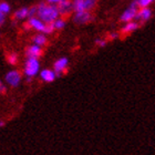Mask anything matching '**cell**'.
<instances>
[{
	"label": "cell",
	"instance_id": "1",
	"mask_svg": "<svg viewBox=\"0 0 155 155\" xmlns=\"http://www.w3.org/2000/svg\"><path fill=\"white\" fill-rule=\"evenodd\" d=\"M37 17H39L45 23H52L60 17V12L57 5L50 2H41L37 6Z\"/></svg>",
	"mask_w": 155,
	"mask_h": 155
},
{
	"label": "cell",
	"instance_id": "2",
	"mask_svg": "<svg viewBox=\"0 0 155 155\" xmlns=\"http://www.w3.org/2000/svg\"><path fill=\"white\" fill-rule=\"evenodd\" d=\"M27 27H28L30 30H33V31H36V32L45 33L47 36L54 31L53 27H52V23H45V21H42V20L37 16L30 17L29 19L27 20Z\"/></svg>",
	"mask_w": 155,
	"mask_h": 155
},
{
	"label": "cell",
	"instance_id": "3",
	"mask_svg": "<svg viewBox=\"0 0 155 155\" xmlns=\"http://www.w3.org/2000/svg\"><path fill=\"white\" fill-rule=\"evenodd\" d=\"M41 71L40 61L37 58H27L23 63V74L28 78V80H31L32 78L38 75Z\"/></svg>",
	"mask_w": 155,
	"mask_h": 155
},
{
	"label": "cell",
	"instance_id": "4",
	"mask_svg": "<svg viewBox=\"0 0 155 155\" xmlns=\"http://www.w3.org/2000/svg\"><path fill=\"white\" fill-rule=\"evenodd\" d=\"M139 6L137 3L135 2V0L132 1L130 3V6L126 8L120 16V21L124 22H129V21H133V20L136 19V15H137V11H139Z\"/></svg>",
	"mask_w": 155,
	"mask_h": 155
},
{
	"label": "cell",
	"instance_id": "5",
	"mask_svg": "<svg viewBox=\"0 0 155 155\" xmlns=\"http://www.w3.org/2000/svg\"><path fill=\"white\" fill-rule=\"evenodd\" d=\"M92 19H93V16H92L91 11H87V10H81V11L73 12V22L80 25V26L87 25L92 21Z\"/></svg>",
	"mask_w": 155,
	"mask_h": 155
},
{
	"label": "cell",
	"instance_id": "6",
	"mask_svg": "<svg viewBox=\"0 0 155 155\" xmlns=\"http://www.w3.org/2000/svg\"><path fill=\"white\" fill-rule=\"evenodd\" d=\"M5 80H6L7 84H9L10 87H19V84L21 83L22 74H21V72L18 71V70H10V71L7 72L6 77H5Z\"/></svg>",
	"mask_w": 155,
	"mask_h": 155
},
{
	"label": "cell",
	"instance_id": "7",
	"mask_svg": "<svg viewBox=\"0 0 155 155\" xmlns=\"http://www.w3.org/2000/svg\"><path fill=\"white\" fill-rule=\"evenodd\" d=\"M152 17H153V10L151 9V7L140 8L139 11H137V15H136L135 20L140 25H142V23H145L147 21H150Z\"/></svg>",
	"mask_w": 155,
	"mask_h": 155
},
{
	"label": "cell",
	"instance_id": "8",
	"mask_svg": "<svg viewBox=\"0 0 155 155\" xmlns=\"http://www.w3.org/2000/svg\"><path fill=\"white\" fill-rule=\"evenodd\" d=\"M57 7H58V10L61 17L70 16L71 13H73L72 0H61V1L57 5Z\"/></svg>",
	"mask_w": 155,
	"mask_h": 155
},
{
	"label": "cell",
	"instance_id": "9",
	"mask_svg": "<svg viewBox=\"0 0 155 155\" xmlns=\"http://www.w3.org/2000/svg\"><path fill=\"white\" fill-rule=\"evenodd\" d=\"M69 67V60L68 58H65V57H61V58H59L57 61L53 63V70L55 71L57 75L60 77L67 71V69Z\"/></svg>",
	"mask_w": 155,
	"mask_h": 155
},
{
	"label": "cell",
	"instance_id": "10",
	"mask_svg": "<svg viewBox=\"0 0 155 155\" xmlns=\"http://www.w3.org/2000/svg\"><path fill=\"white\" fill-rule=\"evenodd\" d=\"M139 28H140V23L137 22L136 20L129 21V22H124V25H123L122 28H121L120 33H121V35H124V36H127V35H131V33L135 32Z\"/></svg>",
	"mask_w": 155,
	"mask_h": 155
},
{
	"label": "cell",
	"instance_id": "11",
	"mask_svg": "<svg viewBox=\"0 0 155 155\" xmlns=\"http://www.w3.org/2000/svg\"><path fill=\"white\" fill-rule=\"evenodd\" d=\"M30 18V8L29 7H21L13 12V19L17 21H25Z\"/></svg>",
	"mask_w": 155,
	"mask_h": 155
},
{
	"label": "cell",
	"instance_id": "12",
	"mask_svg": "<svg viewBox=\"0 0 155 155\" xmlns=\"http://www.w3.org/2000/svg\"><path fill=\"white\" fill-rule=\"evenodd\" d=\"M39 77L43 82H47V83H50V82H53V81L57 79V73L53 69H43L40 71L39 73Z\"/></svg>",
	"mask_w": 155,
	"mask_h": 155
},
{
	"label": "cell",
	"instance_id": "13",
	"mask_svg": "<svg viewBox=\"0 0 155 155\" xmlns=\"http://www.w3.org/2000/svg\"><path fill=\"white\" fill-rule=\"evenodd\" d=\"M42 54V47L31 43L27 47L26 49V55L27 58H37L39 59Z\"/></svg>",
	"mask_w": 155,
	"mask_h": 155
},
{
	"label": "cell",
	"instance_id": "14",
	"mask_svg": "<svg viewBox=\"0 0 155 155\" xmlns=\"http://www.w3.org/2000/svg\"><path fill=\"white\" fill-rule=\"evenodd\" d=\"M32 43L39 45V47H45V45L48 43L47 35H45V33H41V32H37L36 35L32 37Z\"/></svg>",
	"mask_w": 155,
	"mask_h": 155
},
{
	"label": "cell",
	"instance_id": "15",
	"mask_svg": "<svg viewBox=\"0 0 155 155\" xmlns=\"http://www.w3.org/2000/svg\"><path fill=\"white\" fill-rule=\"evenodd\" d=\"M65 26H67V21H65L64 17H61V16L52 22V27H53L54 31H60V30L64 29Z\"/></svg>",
	"mask_w": 155,
	"mask_h": 155
},
{
	"label": "cell",
	"instance_id": "16",
	"mask_svg": "<svg viewBox=\"0 0 155 155\" xmlns=\"http://www.w3.org/2000/svg\"><path fill=\"white\" fill-rule=\"evenodd\" d=\"M7 62L11 65H16L19 62V55L16 52H10L7 54Z\"/></svg>",
	"mask_w": 155,
	"mask_h": 155
},
{
	"label": "cell",
	"instance_id": "17",
	"mask_svg": "<svg viewBox=\"0 0 155 155\" xmlns=\"http://www.w3.org/2000/svg\"><path fill=\"white\" fill-rule=\"evenodd\" d=\"M73 5V12L84 10V0H72Z\"/></svg>",
	"mask_w": 155,
	"mask_h": 155
},
{
	"label": "cell",
	"instance_id": "18",
	"mask_svg": "<svg viewBox=\"0 0 155 155\" xmlns=\"http://www.w3.org/2000/svg\"><path fill=\"white\" fill-rule=\"evenodd\" d=\"M0 12L3 13V15H9L10 12H11V7H10V5L8 2H6V1H1L0 2Z\"/></svg>",
	"mask_w": 155,
	"mask_h": 155
},
{
	"label": "cell",
	"instance_id": "19",
	"mask_svg": "<svg viewBox=\"0 0 155 155\" xmlns=\"http://www.w3.org/2000/svg\"><path fill=\"white\" fill-rule=\"evenodd\" d=\"M97 3V0H84V10L92 11L95 8Z\"/></svg>",
	"mask_w": 155,
	"mask_h": 155
},
{
	"label": "cell",
	"instance_id": "20",
	"mask_svg": "<svg viewBox=\"0 0 155 155\" xmlns=\"http://www.w3.org/2000/svg\"><path fill=\"white\" fill-rule=\"evenodd\" d=\"M137 3L139 8H146V7H151L153 3H155V0H135Z\"/></svg>",
	"mask_w": 155,
	"mask_h": 155
},
{
	"label": "cell",
	"instance_id": "21",
	"mask_svg": "<svg viewBox=\"0 0 155 155\" xmlns=\"http://www.w3.org/2000/svg\"><path fill=\"white\" fill-rule=\"evenodd\" d=\"M107 39L105 38H97V40H95V45H97V47H99V48H104L105 45H107Z\"/></svg>",
	"mask_w": 155,
	"mask_h": 155
},
{
	"label": "cell",
	"instance_id": "22",
	"mask_svg": "<svg viewBox=\"0 0 155 155\" xmlns=\"http://www.w3.org/2000/svg\"><path fill=\"white\" fill-rule=\"evenodd\" d=\"M119 37H120L119 32H111L109 35V37H107V39L109 40H116V39H119Z\"/></svg>",
	"mask_w": 155,
	"mask_h": 155
},
{
	"label": "cell",
	"instance_id": "23",
	"mask_svg": "<svg viewBox=\"0 0 155 155\" xmlns=\"http://www.w3.org/2000/svg\"><path fill=\"white\" fill-rule=\"evenodd\" d=\"M5 21H6V15H3V13L0 12V27H2Z\"/></svg>",
	"mask_w": 155,
	"mask_h": 155
},
{
	"label": "cell",
	"instance_id": "24",
	"mask_svg": "<svg viewBox=\"0 0 155 155\" xmlns=\"http://www.w3.org/2000/svg\"><path fill=\"white\" fill-rule=\"evenodd\" d=\"M6 91V85L3 84V82L2 81H0V94L1 93H3Z\"/></svg>",
	"mask_w": 155,
	"mask_h": 155
},
{
	"label": "cell",
	"instance_id": "25",
	"mask_svg": "<svg viewBox=\"0 0 155 155\" xmlns=\"http://www.w3.org/2000/svg\"><path fill=\"white\" fill-rule=\"evenodd\" d=\"M61 0H47V2H50V3H53V5H58Z\"/></svg>",
	"mask_w": 155,
	"mask_h": 155
},
{
	"label": "cell",
	"instance_id": "26",
	"mask_svg": "<svg viewBox=\"0 0 155 155\" xmlns=\"http://www.w3.org/2000/svg\"><path fill=\"white\" fill-rule=\"evenodd\" d=\"M5 126V122L3 121H0V127H3Z\"/></svg>",
	"mask_w": 155,
	"mask_h": 155
}]
</instances>
